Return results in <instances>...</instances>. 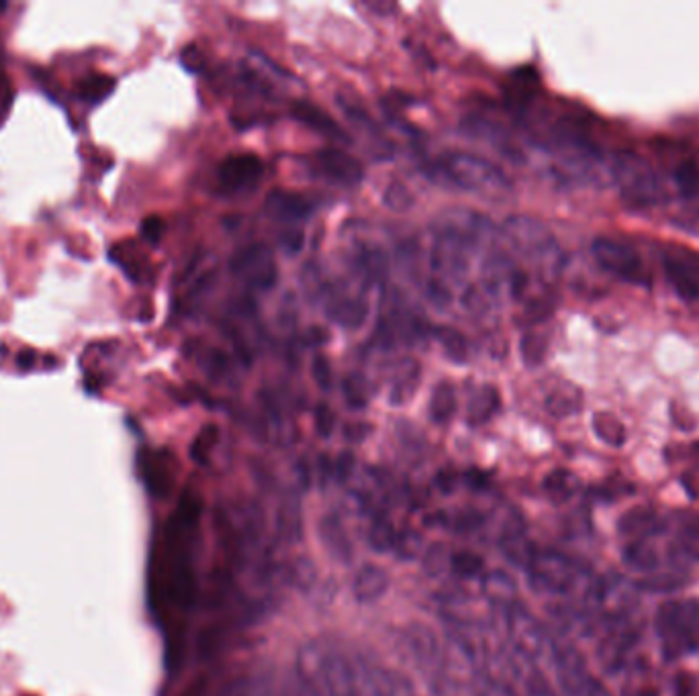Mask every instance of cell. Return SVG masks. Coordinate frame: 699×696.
Instances as JSON below:
<instances>
[{
  "instance_id": "cell-1",
  "label": "cell",
  "mask_w": 699,
  "mask_h": 696,
  "mask_svg": "<svg viewBox=\"0 0 699 696\" xmlns=\"http://www.w3.org/2000/svg\"><path fill=\"white\" fill-rule=\"evenodd\" d=\"M428 174L430 178L444 180L446 185L485 197H498L512 190V182L505 172L481 155L468 152H448L435 157Z\"/></svg>"
},
{
  "instance_id": "cell-2",
  "label": "cell",
  "mask_w": 699,
  "mask_h": 696,
  "mask_svg": "<svg viewBox=\"0 0 699 696\" xmlns=\"http://www.w3.org/2000/svg\"><path fill=\"white\" fill-rule=\"evenodd\" d=\"M503 233L512 248L524 256L543 276L544 282L559 279L564 266V256L555 235L538 219L513 215L505 221Z\"/></svg>"
},
{
  "instance_id": "cell-3",
  "label": "cell",
  "mask_w": 699,
  "mask_h": 696,
  "mask_svg": "<svg viewBox=\"0 0 699 696\" xmlns=\"http://www.w3.org/2000/svg\"><path fill=\"white\" fill-rule=\"evenodd\" d=\"M614 180L621 201L632 209H651L668 199L667 185L653 164L632 152H621L614 160Z\"/></svg>"
},
{
  "instance_id": "cell-4",
  "label": "cell",
  "mask_w": 699,
  "mask_h": 696,
  "mask_svg": "<svg viewBox=\"0 0 699 696\" xmlns=\"http://www.w3.org/2000/svg\"><path fill=\"white\" fill-rule=\"evenodd\" d=\"M665 660H677L699 648V601H667L654 620Z\"/></svg>"
},
{
  "instance_id": "cell-5",
  "label": "cell",
  "mask_w": 699,
  "mask_h": 696,
  "mask_svg": "<svg viewBox=\"0 0 699 696\" xmlns=\"http://www.w3.org/2000/svg\"><path fill=\"white\" fill-rule=\"evenodd\" d=\"M591 253L595 262L599 263L614 279L634 284V286H644V288L651 286V276L640 260L637 249L611 237H597L591 246Z\"/></svg>"
},
{
  "instance_id": "cell-6",
  "label": "cell",
  "mask_w": 699,
  "mask_h": 696,
  "mask_svg": "<svg viewBox=\"0 0 699 696\" xmlns=\"http://www.w3.org/2000/svg\"><path fill=\"white\" fill-rule=\"evenodd\" d=\"M230 272L252 291H268L279 280V266L266 244H249L230 258Z\"/></svg>"
},
{
  "instance_id": "cell-7",
  "label": "cell",
  "mask_w": 699,
  "mask_h": 696,
  "mask_svg": "<svg viewBox=\"0 0 699 696\" xmlns=\"http://www.w3.org/2000/svg\"><path fill=\"white\" fill-rule=\"evenodd\" d=\"M307 168L313 176L326 178L327 182L340 186H357L364 178V168L354 155L342 148H324L311 155Z\"/></svg>"
},
{
  "instance_id": "cell-8",
  "label": "cell",
  "mask_w": 699,
  "mask_h": 696,
  "mask_svg": "<svg viewBox=\"0 0 699 696\" xmlns=\"http://www.w3.org/2000/svg\"><path fill=\"white\" fill-rule=\"evenodd\" d=\"M663 263L668 282L677 294L689 303L699 300V253L673 246L665 249Z\"/></svg>"
},
{
  "instance_id": "cell-9",
  "label": "cell",
  "mask_w": 699,
  "mask_h": 696,
  "mask_svg": "<svg viewBox=\"0 0 699 696\" xmlns=\"http://www.w3.org/2000/svg\"><path fill=\"white\" fill-rule=\"evenodd\" d=\"M265 174V164L258 155H228L219 166V185L228 192H242L258 185Z\"/></svg>"
},
{
  "instance_id": "cell-10",
  "label": "cell",
  "mask_w": 699,
  "mask_h": 696,
  "mask_svg": "<svg viewBox=\"0 0 699 696\" xmlns=\"http://www.w3.org/2000/svg\"><path fill=\"white\" fill-rule=\"evenodd\" d=\"M143 484L148 486L150 495L164 498L171 495L174 486V460L168 451H152L143 449L138 458Z\"/></svg>"
},
{
  "instance_id": "cell-11",
  "label": "cell",
  "mask_w": 699,
  "mask_h": 696,
  "mask_svg": "<svg viewBox=\"0 0 699 696\" xmlns=\"http://www.w3.org/2000/svg\"><path fill=\"white\" fill-rule=\"evenodd\" d=\"M266 215L279 223H301L315 213V202L305 194L277 188L268 192L265 201Z\"/></svg>"
},
{
  "instance_id": "cell-12",
  "label": "cell",
  "mask_w": 699,
  "mask_h": 696,
  "mask_svg": "<svg viewBox=\"0 0 699 696\" xmlns=\"http://www.w3.org/2000/svg\"><path fill=\"white\" fill-rule=\"evenodd\" d=\"M291 115L295 117L296 121H301L303 125L311 127L313 131L326 135L329 140L340 141V143H350L348 133L343 131L340 125L336 123L326 110L317 105H313L310 101H303L299 98L293 105H291Z\"/></svg>"
},
{
  "instance_id": "cell-13",
  "label": "cell",
  "mask_w": 699,
  "mask_h": 696,
  "mask_svg": "<svg viewBox=\"0 0 699 696\" xmlns=\"http://www.w3.org/2000/svg\"><path fill=\"white\" fill-rule=\"evenodd\" d=\"M536 576L543 580V585L555 592H564L573 587L575 570L567 557L559 554H544L536 562Z\"/></svg>"
},
{
  "instance_id": "cell-14",
  "label": "cell",
  "mask_w": 699,
  "mask_h": 696,
  "mask_svg": "<svg viewBox=\"0 0 699 696\" xmlns=\"http://www.w3.org/2000/svg\"><path fill=\"white\" fill-rule=\"evenodd\" d=\"M326 298L327 317L334 323L346 327V329H358L364 323L369 307L362 300L338 293L326 294Z\"/></svg>"
},
{
  "instance_id": "cell-15",
  "label": "cell",
  "mask_w": 699,
  "mask_h": 696,
  "mask_svg": "<svg viewBox=\"0 0 699 696\" xmlns=\"http://www.w3.org/2000/svg\"><path fill=\"white\" fill-rule=\"evenodd\" d=\"M538 74L534 68H520L513 72L505 86V103L513 113H524L528 109L534 94L538 91Z\"/></svg>"
},
{
  "instance_id": "cell-16",
  "label": "cell",
  "mask_w": 699,
  "mask_h": 696,
  "mask_svg": "<svg viewBox=\"0 0 699 696\" xmlns=\"http://www.w3.org/2000/svg\"><path fill=\"white\" fill-rule=\"evenodd\" d=\"M621 535H630L637 540H649V535L663 529L661 517L651 507H637L626 512L618 523Z\"/></svg>"
},
{
  "instance_id": "cell-17",
  "label": "cell",
  "mask_w": 699,
  "mask_h": 696,
  "mask_svg": "<svg viewBox=\"0 0 699 696\" xmlns=\"http://www.w3.org/2000/svg\"><path fill=\"white\" fill-rule=\"evenodd\" d=\"M499 406H501V397H499L498 388L487 385V387L479 388L475 392V397L470 399L466 418L473 427L485 425L487 421H491L498 415Z\"/></svg>"
},
{
  "instance_id": "cell-18",
  "label": "cell",
  "mask_w": 699,
  "mask_h": 696,
  "mask_svg": "<svg viewBox=\"0 0 699 696\" xmlns=\"http://www.w3.org/2000/svg\"><path fill=\"white\" fill-rule=\"evenodd\" d=\"M583 406V394L581 390L571 385H562L555 388L548 397H546V409L550 415L555 417H569L575 415Z\"/></svg>"
},
{
  "instance_id": "cell-19",
  "label": "cell",
  "mask_w": 699,
  "mask_h": 696,
  "mask_svg": "<svg viewBox=\"0 0 699 696\" xmlns=\"http://www.w3.org/2000/svg\"><path fill=\"white\" fill-rule=\"evenodd\" d=\"M637 634L632 629H616L607 637L604 648H602V664H606L611 672L620 668L626 653L632 648Z\"/></svg>"
},
{
  "instance_id": "cell-20",
  "label": "cell",
  "mask_w": 699,
  "mask_h": 696,
  "mask_svg": "<svg viewBox=\"0 0 699 696\" xmlns=\"http://www.w3.org/2000/svg\"><path fill=\"white\" fill-rule=\"evenodd\" d=\"M454 413H456V388L448 380H442L435 385L430 399V418L438 425H444L454 417Z\"/></svg>"
},
{
  "instance_id": "cell-21",
  "label": "cell",
  "mask_w": 699,
  "mask_h": 696,
  "mask_svg": "<svg viewBox=\"0 0 699 696\" xmlns=\"http://www.w3.org/2000/svg\"><path fill=\"white\" fill-rule=\"evenodd\" d=\"M387 590V574L378 566H364L357 576L354 594L358 601H374Z\"/></svg>"
},
{
  "instance_id": "cell-22",
  "label": "cell",
  "mask_w": 699,
  "mask_h": 696,
  "mask_svg": "<svg viewBox=\"0 0 699 696\" xmlns=\"http://www.w3.org/2000/svg\"><path fill=\"white\" fill-rule=\"evenodd\" d=\"M593 432L611 448H621L626 444V427L620 418L609 411H599L593 415Z\"/></svg>"
},
{
  "instance_id": "cell-23",
  "label": "cell",
  "mask_w": 699,
  "mask_h": 696,
  "mask_svg": "<svg viewBox=\"0 0 699 696\" xmlns=\"http://www.w3.org/2000/svg\"><path fill=\"white\" fill-rule=\"evenodd\" d=\"M358 270L369 282H385L388 274V260L385 251L376 248L360 249L357 258Z\"/></svg>"
},
{
  "instance_id": "cell-24",
  "label": "cell",
  "mask_w": 699,
  "mask_h": 696,
  "mask_svg": "<svg viewBox=\"0 0 699 696\" xmlns=\"http://www.w3.org/2000/svg\"><path fill=\"white\" fill-rule=\"evenodd\" d=\"M420 382V364L413 362V359H407L401 370L397 374L395 382H393V390H391V403L401 404L416 392Z\"/></svg>"
},
{
  "instance_id": "cell-25",
  "label": "cell",
  "mask_w": 699,
  "mask_h": 696,
  "mask_svg": "<svg viewBox=\"0 0 699 696\" xmlns=\"http://www.w3.org/2000/svg\"><path fill=\"white\" fill-rule=\"evenodd\" d=\"M115 86H117L115 78L107 74H91L80 82L78 93L82 96V101L96 105V103H103L115 91Z\"/></svg>"
},
{
  "instance_id": "cell-26",
  "label": "cell",
  "mask_w": 699,
  "mask_h": 696,
  "mask_svg": "<svg viewBox=\"0 0 699 696\" xmlns=\"http://www.w3.org/2000/svg\"><path fill=\"white\" fill-rule=\"evenodd\" d=\"M624 559L632 566L638 568L642 573H651L656 566H659V556H656V550L654 545L649 543V540H637V542L630 543L624 552Z\"/></svg>"
},
{
  "instance_id": "cell-27",
  "label": "cell",
  "mask_w": 699,
  "mask_h": 696,
  "mask_svg": "<svg viewBox=\"0 0 699 696\" xmlns=\"http://www.w3.org/2000/svg\"><path fill=\"white\" fill-rule=\"evenodd\" d=\"M548 352V340L544 338L543 333L538 331H526L524 338L520 341V354L524 364L529 368H536L540 366Z\"/></svg>"
},
{
  "instance_id": "cell-28",
  "label": "cell",
  "mask_w": 699,
  "mask_h": 696,
  "mask_svg": "<svg viewBox=\"0 0 699 696\" xmlns=\"http://www.w3.org/2000/svg\"><path fill=\"white\" fill-rule=\"evenodd\" d=\"M342 392L343 401H346V404H348L350 409H354V411L364 409V406L369 404V401H371L369 382H366L360 374H350V376L343 378Z\"/></svg>"
},
{
  "instance_id": "cell-29",
  "label": "cell",
  "mask_w": 699,
  "mask_h": 696,
  "mask_svg": "<svg viewBox=\"0 0 699 696\" xmlns=\"http://www.w3.org/2000/svg\"><path fill=\"white\" fill-rule=\"evenodd\" d=\"M435 340L440 341L444 354L451 357L452 362H458V364L466 362L468 350H466V340L463 338V333H458L452 327H438Z\"/></svg>"
},
{
  "instance_id": "cell-30",
  "label": "cell",
  "mask_w": 699,
  "mask_h": 696,
  "mask_svg": "<svg viewBox=\"0 0 699 696\" xmlns=\"http://www.w3.org/2000/svg\"><path fill=\"white\" fill-rule=\"evenodd\" d=\"M626 696H659V686L651 668H634L626 681Z\"/></svg>"
},
{
  "instance_id": "cell-31",
  "label": "cell",
  "mask_w": 699,
  "mask_h": 696,
  "mask_svg": "<svg viewBox=\"0 0 699 696\" xmlns=\"http://www.w3.org/2000/svg\"><path fill=\"white\" fill-rule=\"evenodd\" d=\"M675 557L684 559H699V517H694L685 523L679 540L675 543Z\"/></svg>"
},
{
  "instance_id": "cell-32",
  "label": "cell",
  "mask_w": 699,
  "mask_h": 696,
  "mask_svg": "<svg viewBox=\"0 0 699 696\" xmlns=\"http://www.w3.org/2000/svg\"><path fill=\"white\" fill-rule=\"evenodd\" d=\"M219 429L215 425H207L202 427L201 434L197 435V439L190 446V458L199 464H205L209 460L211 449L218 446Z\"/></svg>"
},
{
  "instance_id": "cell-33",
  "label": "cell",
  "mask_w": 699,
  "mask_h": 696,
  "mask_svg": "<svg viewBox=\"0 0 699 696\" xmlns=\"http://www.w3.org/2000/svg\"><path fill=\"white\" fill-rule=\"evenodd\" d=\"M383 201L395 213H407L416 204L411 190L404 182H391L383 194Z\"/></svg>"
},
{
  "instance_id": "cell-34",
  "label": "cell",
  "mask_w": 699,
  "mask_h": 696,
  "mask_svg": "<svg viewBox=\"0 0 699 696\" xmlns=\"http://www.w3.org/2000/svg\"><path fill=\"white\" fill-rule=\"evenodd\" d=\"M675 182L681 188L687 199H698L699 201V166L696 162H684L675 170Z\"/></svg>"
},
{
  "instance_id": "cell-35",
  "label": "cell",
  "mask_w": 699,
  "mask_h": 696,
  "mask_svg": "<svg viewBox=\"0 0 699 696\" xmlns=\"http://www.w3.org/2000/svg\"><path fill=\"white\" fill-rule=\"evenodd\" d=\"M544 486L548 488L550 495L569 496L573 493V488H575V479H573V474L567 472V470H555V472L546 479Z\"/></svg>"
},
{
  "instance_id": "cell-36",
  "label": "cell",
  "mask_w": 699,
  "mask_h": 696,
  "mask_svg": "<svg viewBox=\"0 0 699 696\" xmlns=\"http://www.w3.org/2000/svg\"><path fill=\"white\" fill-rule=\"evenodd\" d=\"M685 585V578L681 576H654V578H644L642 582H638V588L642 590H653V592H671V590H677Z\"/></svg>"
},
{
  "instance_id": "cell-37",
  "label": "cell",
  "mask_w": 699,
  "mask_h": 696,
  "mask_svg": "<svg viewBox=\"0 0 699 696\" xmlns=\"http://www.w3.org/2000/svg\"><path fill=\"white\" fill-rule=\"evenodd\" d=\"M452 566L461 576H477L482 570V559L473 552H458L452 557Z\"/></svg>"
},
{
  "instance_id": "cell-38",
  "label": "cell",
  "mask_w": 699,
  "mask_h": 696,
  "mask_svg": "<svg viewBox=\"0 0 699 696\" xmlns=\"http://www.w3.org/2000/svg\"><path fill=\"white\" fill-rule=\"evenodd\" d=\"M311 371H313V380L315 385L324 390H329L334 385V371H331V364L326 356L313 357V364H311Z\"/></svg>"
},
{
  "instance_id": "cell-39",
  "label": "cell",
  "mask_w": 699,
  "mask_h": 696,
  "mask_svg": "<svg viewBox=\"0 0 699 696\" xmlns=\"http://www.w3.org/2000/svg\"><path fill=\"white\" fill-rule=\"evenodd\" d=\"M426 296L438 309H444L451 303V291H448V286L442 280H430L428 286H426Z\"/></svg>"
},
{
  "instance_id": "cell-40",
  "label": "cell",
  "mask_w": 699,
  "mask_h": 696,
  "mask_svg": "<svg viewBox=\"0 0 699 696\" xmlns=\"http://www.w3.org/2000/svg\"><path fill=\"white\" fill-rule=\"evenodd\" d=\"M205 368L213 376V378H223L228 371H230V362L223 352L218 350H211L207 356H205Z\"/></svg>"
},
{
  "instance_id": "cell-41",
  "label": "cell",
  "mask_w": 699,
  "mask_h": 696,
  "mask_svg": "<svg viewBox=\"0 0 699 696\" xmlns=\"http://www.w3.org/2000/svg\"><path fill=\"white\" fill-rule=\"evenodd\" d=\"M334 423H336L334 411L326 403L317 404V411H315L317 434L322 435V437H329L331 432H334Z\"/></svg>"
},
{
  "instance_id": "cell-42",
  "label": "cell",
  "mask_w": 699,
  "mask_h": 696,
  "mask_svg": "<svg viewBox=\"0 0 699 696\" xmlns=\"http://www.w3.org/2000/svg\"><path fill=\"white\" fill-rule=\"evenodd\" d=\"M164 229H166V225H164V221L160 217H148L141 221V237H143L148 244H152V246H155V244L162 239Z\"/></svg>"
},
{
  "instance_id": "cell-43",
  "label": "cell",
  "mask_w": 699,
  "mask_h": 696,
  "mask_svg": "<svg viewBox=\"0 0 699 696\" xmlns=\"http://www.w3.org/2000/svg\"><path fill=\"white\" fill-rule=\"evenodd\" d=\"M180 63H183L185 70L197 74V72H201L202 68H205V56H202V51L199 47L187 46L183 49V54H180Z\"/></svg>"
},
{
  "instance_id": "cell-44",
  "label": "cell",
  "mask_w": 699,
  "mask_h": 696,
  "mask_svg": "<svg viewBox=\"0 0 699 696\" xmlns=\"http://www.w3.org/2000/svg\"><path fill=\"white\" fill-rule=\"evenodd\" d=\"M280 246L287 253H296L303 248V233L299 229H287L280 235Z\"/></svg>"
},
{
  "instance_id": "cell-45",
  "label": "cell",
  "mask_w": 699,
  "mask_h": 696,
  "mask_svg": "<svg viewBox=\"0 0 699 696\" xmlns=\"http://www.w3.org/2000/svg\"><path fill=\"white\" fill-rule=\"evenodd\" d=\"M35 352L33 350H21L19 356H16V366L21 370H32L33 364H35Z\"/></svg>"
},
{
  "instance_id": "cell-46",
  "label": "cell",
  "mask_w": 699,
  "mask_h": 696,
  "mask_svg": "<svg viewBox=\"0 0 699 696\" xmlns=\"http://www.w3.org/2000/svg\"><path fill=\"white\" fill-rule=\"evenodd\" d=\"M585 696H611L607 691H604L599 684H591L590 691L585 693Z\"/></svg>"
},
{
  "instance_id": "cell-47",
  "label": "cell",
  "mask_w": 699,
  "mask_h": 696,
  "mask_svg": "<svg viewBox=\"0 0 699 696\" xmlns=\"http://www.w3.org/2000/svg\"><path fill=\"white\" fill-rule=\"evenodd\" d=\"M7 11V2H0V15Z\"/></svg>"
}]
</instances>
